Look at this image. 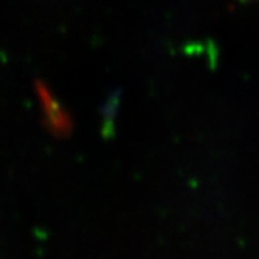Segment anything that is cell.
<instances>
[{
    "label": "cell",
    "mask_w": 259,
    "mask_h": 259,
    "mask_svg": "<svg viewBox=\"0 0 259 259\" xmlns=\"http://www.w3.org/2000/svg\"><path fill=\"white\" fill-rule=\"evenodd\" d=\"M48 98L49 100H44V101H45V108H47V114L49 117V122L52 124V128L55 131L58 130L59 133H62V131H65V124H69V122L64 118L62 111H59V107H58L55 100L54 98L51 100V97H48Z\"/></svg>",
    "instance_id": "1"
},
{
    "label": "cell",
    "mask_w": 259,
    "mask_h": 259,
    "mask_svg": "<svg viewBox=\"0 0 259 259\" xmlns=\"http://www.w3.org/2000/svg\"><path fill=\"white\" fill-rule=\"evenodd\" d=\"M117 107H118V95H114V97H111V98L107 101L105 107L102 108L104 124L107 125V127L102 128V131H104V134H107V136H108V133H110V122L112 124V118H114V114L117 112Z\"/></svg>",
    "instance_id": "2"
}]
</instances>
